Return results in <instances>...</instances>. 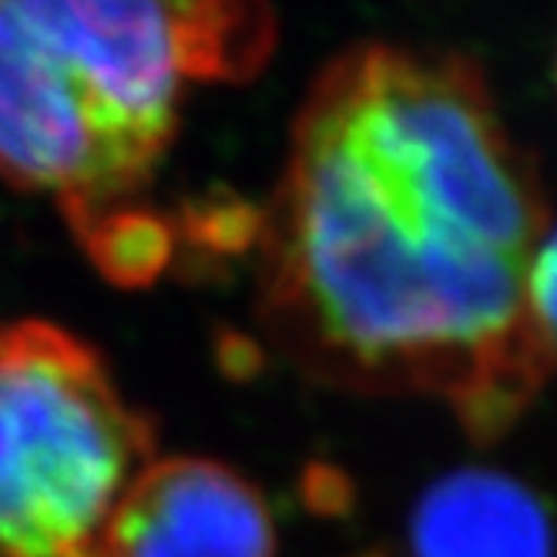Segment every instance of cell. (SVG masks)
Instances as JSON below:
<instances>
[{"instance_id": "cell-2", "label": "cell", "mask_w": 557, "mask_h": 557, "mask_svg": "<svg viewBox=\"0 0 557 557\" xmlns=\"http://www.w3.org/2000/svg\"><path fill=\"white\" fill-rule=\"evenodd\" d=\"M243 8L0 0V175L82 219L135 195L175 138L185 95L265 27Z\"/></svg>"}, {"instance_id": "cell-4", "label": "cell", "mask_w": 557, "mask_h": 557, "mask_svg": "<svg viewBox=\"0 0 557 557\" xmlns=\"http://www.w3.org/2000/svg\"><path fill=\"white\" fill-rule=\"evenodd\" d=\"M275 521L243 473L206 457L148 460L91 557H275Z\"/></svg>"}, {"instance_id": "cell-1", "label": "cell", "mask_w": 557, "mask_h": 557, "mask_svg": "<svg viewBox=\"0 0 557 557\" xmlns=\"http://www.w3.org/2000/svg\"><path fill=\"white\" fill-rule=\"evenodd\" d=\"M550 235L476 71L367 48L315 82L296 122L265 225L269 309L315 373L447 396L491 426L550 370L524 296Z\"/></svg>"}, {"instance_id": "cell-5", "label": "cell", "mask_w": 557, "mask_h": 557, "mask_svg": "<svg viewBox=\"0 0 557 557\" xmlns=\"http://www.w3.org/2000/svg\"><path fill=\"white\" fill-rule=\"evenodd\" d=\"M410 557H550V517L521 476L460 467L420 494Z\"/></svg>"}, {"instance_id": "cell-3", "label": "cell", "mask_w": 557, "mask_h": 557, "mask_svg": "<svg viewBox=\"0 0 557 557\" xmlns=\"http://www.w3.org/2000/svg\"><path fill=\"white\" fill-rule=\"evenodd\" d=\"M148 460L151 430L91 346L0 330V557H91Z\"/></svg>"}]
</instances>
